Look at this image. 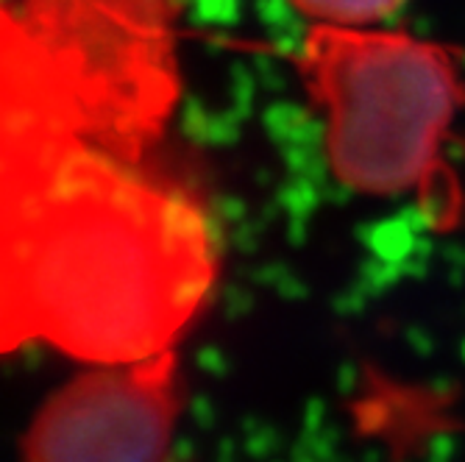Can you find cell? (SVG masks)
Returning a JSON list of instances; mask_svg holds the SVG:
<instances>
[{
	"label": "cell",
	"mask_w": 465,
	"mask_h": 462,
	"mask_svg": "<svg viewBox=\"0 0 465 462\" xmlns=\"http://www.w3.org/2000/svg\"><path fill=\"white\" fill-rule=\"evenodd\" d=\"M454 457H457V443L449 435H440L432 440L427 462H454Z\"/></svg>",
	"instance_id": "cell-6"
},
{
	"label": "cell",
	"mask_w": 465,
	"mask_h": 462,
	"mask_svg": "<svg viewBox=\"0 0 465 462\" xmlns=\"http://www.w3.org/2000/svg\"><path fill=\"white\" fill-rule=\"evenodd\" d=\"M184 407L173 349L81 370L34 412L23 462H171Z\"/></svg>",
	"instance_id": "cell-4"
},
{
	"label": "cell",
	"mask_w": 465,
	"mask_h": 462,
	"mask_svg": "<svg viewBox=\"0 0 465 462\" xmlns=\"http://www.w3.org/2000/svg\"><path fill=\"white\" fill-rule=\"evenodd\" d=\"M295 64L326 112L329 167L346 187L399 195L438 184L440 143L465 103L446 45L318 23Z\"/></svg>",
	"instance_id": "cell-2"
},
{
	"label": "cell",
	"mask_w": 465,
	"mask_h": 462,
	"mask_svg": "<svg viewBox=\"0 0 465 462\" xmlns=\"http://www.w3.org/2000/svg\"><path fill=\"white\" fill-rule=\"evenodd\" d=\"M17 17L67 73L87 137L145 164L179 98L173 0H23Z\"/></svg>",
	"instance_id": "cell-3"
},
{
	"label": "cell",
	"mask_w": 465,
	"mask_h": 462,
	"mask_svg": "<svg viewBox=\"0 0 465 462\" xmlns=\"http://www.w3.org/2000/svg\"><path fill=\"white\" fill-rule=\"evenodd\" d=\"M215 279L201 206L87 137L67 73L0 4V354L28 343L90 365L159 354Z\"/></svg>",
	"instance_id": "cell-1"
},
{
	"label": "cell",
	"mask_w": 465,
	"mask_h": 462,
	"mask_svg": "<svg viewBox=\"0 0 465 462\" xmlns=\"http://www.w3.org/2000/svg\"><path fill=\"white\" fill-rule=\"evenodd\" d=\"M302 15L329 25H368L396 12L404 0H290Z\"/></svg>",
	"instance_id": "cell-5"
}]
</instances>
